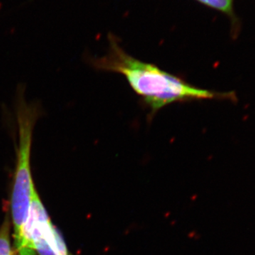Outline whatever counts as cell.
Masks as SVG:
<instances>
[{
  "mask_svg": "<svg viewBox=\"0 0 255 255\" xmlns=\"http://www.w3.org/2000/svg\"><path fill=\"white\" fill-rule=\"evenodd\" d=\"M109 50L100 58H90L98 70L121 74L152 117L167 105L196 100H229L238 102L235 92H219L193 86L185 80L128 54L114 35L109 34Z\"/></svg>",
  "mask_w": 255,
  "mask_h": 255,
  "instance_id": "cell-1",
  "label": "cell"
},
{
  "mask_svg": "<svg viewBox=\"0 0 255 255\" xmlns=\"http://www.w3.org/2000/svg\"><path fill=\"white\" fill-rule=\"evenodd\" d=\"M14 108L18 127V143L16 145V162L13 179L11 211L15 248L19 249L26 246L25 226L29 217L33 193L36 190L31 168L33 130L37 121L44 112L40 102L26 101L23 85L18 86Z\"/></svg>",
  "mask_w": 255,
  "mask_h": 255,
  "instance_id": "cell-2",
  "label": "cell"
},
{
  "mask_svg": "<svg viewBox=\"0 0 255 255\" xmlns=\"http://www.w3.org/2000/svg\"><path fill=\"white\" fill-rule=\"evenodd\" d=\"M26 246L39 255H67L65 245L52 226L36 190L24 229Z\"/></svg>",
  "mask_w": 255,
  "mask_h": 255,
  "instance_id": "cell-3",
  "label": "cell"
},
{
  "mask_svg": "<svg viewBox=\"0 0 255 255\" xmlns=\"http://www.w3.org/2000/svg\"><path fill=\"white\" fill-rule=\"evenodd\" d=\"M204 6L217 10L226 14L232 22L233 35H237L239 29V22L234 11V0H196Z\"/></svg>",
  "mask_w": 255,
  "mask_h": 255,
  "instance_id": "cell-4",
  "label": "cell"
},
{
  "mask_svg": "<svg viewBox=\"0 0 255 255\" xmlns=\"http://www.w3.org/2000/svg\"><path fill=\"white\" fill-rule=\"evenodd\" d=\"M11 223L8 215L5 217L4 222L0 228V255H12L11 250Z\"/></svg>",
  "mask_w": 255,
  "mask_h": 255,
  "instance_id": "cell-5",
  "label": "cell"
},
{
  "mask_svg": "<svg viewBox=\"0 0 255 255\" xmlns=\"http://www.w3.org/2000/svg\"><path fill=\"white\" fill-rule=\"evenodd\" d=\"M36 253L33 248L24 246L13 252L12 255H36Z\"/></svg>",
  "mask_w": 255,
  "mask_h": 255,
  "instance_id": "cell-6",
  "label": "cell"
}]
</instances>
